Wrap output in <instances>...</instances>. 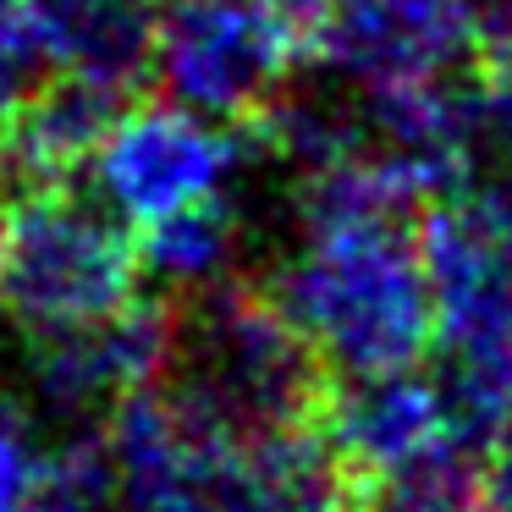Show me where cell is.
<instances>
[{
    "label": "cell",
    "instance_id": "cell-1",
    "mask_svg": "<svg viewBox=\"0 0 512 512\" xmlns=\"http://www.w3.org/2000/svg\"><path fill=\"white\" fill-rule=\"evenodd\" d=\"M122 512H364V485L309 430H232L171 386L111 413Z\"/></svg>",
    "mask_w": 512,
    "mask_h": 512
},
{
    "label": "cell",
    "instance_id": "cell-2",
    "mask_svg": "<svg viewBox=\"0 0 512 512\" xmlns=\"http://www.w3.org/2000/svg\"><path fill=\"white\" fill-rule=\"evenodd\" d=\"M298 226V254L265 287L281 314L336 375L408 369L435 331L419 215H325Z\"/></svg>",
    "mask_w": 512,
    "mask_h": 512
},
{
    "label": "cell",
    "instance_id": "cell-3",
    "mask_svg": "<svg viewBox=\"0 0 512 512\" xmlns=\"http://www.w3.org/2000/svg\"><path fill=\"white\" fill-rule=\"evenodd\" d=\"M160 386L232 430H309L320 424L331 369L265 287L226 276L188 292V303H171Z\"/></svg>",
    "mask_w": 512,
    "mask_h": 512
},
{
    "label": "cell",
    "instance_id": "cell-4",
    "mask_svg": "<svg viewBox=\"0 0 512 512\" xmlns=\"http://www.w3.org/2000/svg\"><path fill=\"white\" fill-rule=\"evenodd\" d=\"M138 237L72 182L0 193V314L50 336L138 298Z\"/></svg>",
    "mask_w": 512,
    "mask_h": 512
},
{
    "label": "cell",
    "instance_id": "cell-5",
    "mask_svg": "<svg viewBox=\"0 0 512 512\" xmlns=\"http://www.w3.org/2000/svg\"><path fill=\"white\" fill-rule=\"evenodd\" d=\"M298 34L270 0H166L149 78L210 122H254L287 94Z\"/></svg>",
    "mask_w": 512,
    "mask_h": 512
},
{
    "label": "cell",
    "instance_id": "cell-6",
    "mask_svg": "<svg viewBox=\"0 0 512 512\" xmlns=\"http://www.w3.org/2000/svg\"><path fill=\"white\" fill-rule=\"evenodd\" d=\"M237 160V138L226 122L188 111V105H127L111 138L94 155L100 193L122 221L149 226L166 215L226 193V171Z\"/></svg>",
    "mask_w": 512,
    "mask_h": 512
},
{
    "label": "cell",
    "instance_id": "cell-7",
    "mask_svg": "<svg viewBox=\"0 0 512 512\" xmlns=\"http://www.w3.org/2000/svg\"><path fill=\"white\" fill-rule=\"evenodd\" d=\"M309 50L358 89L452 78L474 67L479 0H336Z\"/></svg>",
    "mask_w": 512,
    "mask_h": 512
},
{
    "label": "cell",
    "instance_id": "cell-8",
    "mask_svg": "<svg viewBox=\"0 0 512 512\" xmlns=\"http://www.w3.org/2000/svg\"><path fill=\"white\" fill-rule=\"evenodd\" d=\"M34 342V386L45 391L50 408L72 413V419H100L166 375L171 303L133 298L127 309L105 314L94 325L50 331Z\"/></svg>",
    "mask_w": 512,
    "mask_h": 512
},
{
    "label": "cell",
    "instance_id": "cell-9",
    "mask_svg": "<svg viewBox=\"0 0 512 512\" xmlns=\"http://www.w3.org/2000/svg\"><path fill=\"white\" fill-rule=\"evenodd\" d=\"M320 435L364 490L441 446H457L446 435V413L430 375H419L413 364L375 369V375H336L320 408Z\"/></svg>",
    "mask_w": 512,
    "mask_h": 512
},
{
    "label": "cell",
    "instance_id": "cell-10",
    "mask_svg": "<svg viewBox=\"0 0 512 512\" xmlns=\"http://www.w3.org/2000/svg\"><path fill=\"white\" fill-rule=\"evenodd\" d=\"M127 105H133L127 89L78 78V72H50L45 89L0 127L12 188L72 182L83 166H94V155L111 138V127L127 116Z\"/></svg>",
    "mask_w": 512,
    "mask_h": 512
},
{
    "label": "cell",
    "instance_id": "cell-11",
    "mask_svg": "<svg viewBox=\"0 0 512 512\" xmlns=\"http://www.w3.org/2000/svg\"><path fill=\"white\" fill-rule=\"evenodd\" d=\"M56 72L138 94L155 61L160 0H34Z\"/></svg>",
    "mask_w": 512,
    "mask_h": 512
},
{
    "label": "cell",
    "instance_id": "cell-12",
    "mask_svg": "<svg viewBox=\"0 0 512 512\" xmlns=\"http://www.w3.org/2000/svg\"><path fill=\"white\" fill-rule=\"evenodd\" d=\"M138 265L149 276L171 281L182 292H199L210 281L232 276V259L243 248V215L226 193L204 204H188V210L166 215V221H149L138 226Z\"/></svg>",
    "mask_w": 512,
    "mask_h": 512
},
{
    "label": "cell",
    "instance_id": "cell-13",
    "mask_svg": "<svg viewBox=\"0 0 512 512\" xmlns=\"http://www.w3.org/2000/svg\"><path fill=\"white\" fill-rule=\"evenodd\" d=\"M364 512H490V507H485V485L474 474V457L463 446H441V452L375 479L364 490Z\"/></svg>",
    "mask_w": 512,
    "mask_h": 512
},
{
    "label": "cell",
    "instance_id": "cell-14",
    "mask_svg": "<svg viewBox=\"0 0 512 512\" xmlns=\"http://www.w3.org/2000/svg\"><path fill=\"white\" fill-rule=\"evenodd\" d=\"M56 72L34 0H0V127L12 122Z\"/></svg>",
    "mask_w": 512,
    "mask_h": 512
},
{
    "label": "cell",
    "instance_id": "cell-15",
    "mask_svg": "<svg viewBox=\"0 0 512 512\" xmlns=\"http://www.w3.org/2000/svg\"><path fill=\"white\" fill-rule=\"evenodd\" d=\"M479 485H485L490 512H512V430L490 446V463H485V474H479Z\"/></svg>",
    "mask_w": 512,
    "mask_h": 512
},
{
    "label": "cell",
    "instance_id": "cell-16",
    "mask_svg": "<svg viewBox=\"0 0 512 512\" xmlns=\"http://www.w3.org/2000/svg\"><path fill=\"white\" fill-rule=\"evenodd\" d=\"M479 34H512V0H479Z\"/></svg>",
    "mask_w": 512,
    "mask_h": 512
}]
</instances>
